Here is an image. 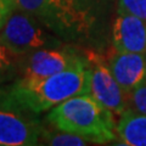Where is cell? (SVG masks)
Here are the masks:
<instances>
[{"instance_id": "14", "label": "cell", "mask_w": 146, "mask_h": 146, "mask_svg": "<svg viewBox=\"0 0 146 146\" xmlns=\"http://www.w3.org/2000/svg\"><path fill=\"white\" fill-rule=\"evenodd\" d=\"M130 102L135 111L146 115V80L129 93Z\"/></svg>"}, {"instance_id": "8", "label": "cell", "mask_w": 146, "mask_h": 146, "mask_svg": "<svg viewBox=\"0 0 146 146\" xmlns=\"http://www.w3.org/2000/svg\"><path fill=\"white\" fill-rule=\"evenodd\" d=\"M108 68L127 94L146 80V56L144 54L116 50L108 60Z\"/></svg>"}, {"instance_id": "16", "label": "cell", "mask_w": 146, "mask_h": 146, "mask_svg": "<svg viewBox=\"0 0 146 146\" xmlns=\"http://www.w3.org/2000/svg\"><path fill=\"white\" fill-rule=\"evenodd\" d=\"M70 1H71L77 9H79L82 12L85 13V5H86V1H88V0H70Z\"/></svg>"}, {"instance_id": "11", "label": "cell", "mask_w": 146, "mask_h": 146, "mask_svg": "<svg viewBox=\"0 0 146 146\" xmlns=\"http://www.w3.org/2000/svg\"><path fill=\"white\" fill-rule=\"evenodd\" d=\"M43 136L45 141H46V144L55 146H83V145H88L89 141L84 136L62 130H60V133H56V131L55 133H46L44 130Z\"/></svg>"}, {"instance_id": "6", "label": "cell", "mask_w": 146, "mask_h": 146, "mask_svg": "<svg viewBox=\"0 0 146 146\" xmlns=\"http://www.w3.org/2000/svg\"><path fill=\"white\" fill-rule=\"evenodd\" d=\"M82 58L66 50L56 48L39 49L31 52L22 65V78L38 80L73 66Z\"/></svg>"}, {"instance_id": "12", "label": "cell", "mask_w": 146, "mask_h": 146, "mask_svg": "<svg viewBox=\"0 0 146 146\" xmlns=\"http://www.w3.org/2000/svg\"><path fill=\"white\" fill-rule=\"evenodd\" d=\"M12 52L0 39V84L7 82L13 74Z\"/></svg>"}, {"instance_id": "13", "label": "cell", "mask_w": 146, "mask_h": 146, "mask_svg": "<svg viewBox=\"0 0 146 146\" xmlns=\"http://www.w3.org/2000/svg\"><path fill=\"white\" fill-rule=\"evenodd\" d=\"M118 13H127L146 22V0H118Z\"/></svg>"}, {"instance_id": "15", "label": "cell", "mask_w": 146, "mask_h": 146, "mask_svg": "<svg viewBox=\"0 0 146 146\" xmlns=\"http://www.w3.org/2000/svg\"><path fill=\"white\" fill-rule=\"evenodd\" d=\"M16 7L15 0H0V29L6 23L7 18L13 13Z\"/></svg>"}, {"instance_id": "10", "label": "cell", "mask_w": 146, "mask_h": 146, "mask_svg": "<svg viewBox=\"0 0 146 146\" xmlns=\"http://www.w3.org/2000/svg\"><path fill=\"white\" fill-rule=\"evenodd\" d=\"M116 130L124 145L146 146V115L125 108L121 113Z\"/></svg>"}, {"instance_id": "2", "label": "cell", "mask_w": 146, "mask_h": 146, "mask_svg": "<svg viewBox=\"0 0 146 146\" xmlns=\"http://www.w3.org/2000/svg\"><path fill=\"white\" fill-rule=\"evenodd\" d=\"M112 113L90 94H80L51 108L48 119L58 130L104 144L116 140V124Z\"/></svg>"}, {"instance_id": "3", "label": "cell", "mask_w": 146, "mask_h": 146, "mask_svg": "<svg viewBox=\"0 0 146 146\" xmlns=\"http://www.w3.org/2000/svg\"><path fill=\"white\" fill-rule=\"evenodd\" d=\"M43 26L33 16L13 12L4 25L0 39L13 55H26L39 49L58 46L60 40L49 34Z\"/></svg>"}, {"instance_id": "1", "label": "cell", "mask_w": 146, "mask_h": 146, "mask_svg": "<svg viewBox=\"0 0 146 146\" xmlns=\"http://www.w3.org/2000/svg\"><path fill=\"white\" fill-rule=\"evenodd\" d=\"M90 93V72L80 60L58 73L38 80L21 78L0 91V108L40 113L80 94Z\"/></svg>"}, {"instance_id": "4", "label": "cell", "mask_w": 146, "mask_h": 146, "mask_svg": "<svg viewBox=\"0 0 146 146\" xmlns=\"http://www.w3.org/2000/svg\"><path fill=\"white\" fill-rule=\"evenodd\" d=\"M16 6L52 31L65 32L84 23L85 13L70 0H15Z\"/></svg>"}, {"instance_id": "5", "label": "cell", "mask_w": 146, "mask_h": 146, "mask_svg": "<svg viewBox=\"0 0 146 146\" xmlns=\"http://www.w3.org/2000/svg\"><path fill=\"white\" fill-rule=\"evenodd\" d=\"M44 129L23 112L0 108V146L38 145Z\"/></svg>"}, {"instance_id": "7", "label": "cell", "mask_w": 146, "mask_h": 146, "mask_svg": "<svg viewBox=\"0 0 146 146\" xmlns=\"http://www.w3.org/2000/svg\"><path fill=\"white\" fill-rule=\"evenodd\" d=\"M90 72V95L99 104L110 111L121 115L127 108V94L110 71L108 66L99 61L91 62Z\"/></svg>"}, {"instance_id": "9", "label": "cell", "mask_w": 146, "mask_h": 146, "mask_svg": "<svg viewBox=\"0 0 146 146\" xmlns=\"http://www.w3.org/2000/svg\"><path fill=\"white\" fill-rule=\"evenodd\" d=\"M112 43L117 51L145 54L146 22L139 17L119 13L112 27Z\"/></svg>"}]
</instances>
